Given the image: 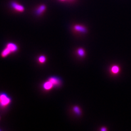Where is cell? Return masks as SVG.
<instances>
[{"label":"cell","mask_w":131,"mask_h":131,"mask_svg":"<svg viewBox=\"0 0 131 131\" xmlns=\"http://www.w3.org/2000/svg\"><path fill=\"white\" fill-rule=\"evenodd\" d=\"M11 100L9 96L4 93H0V106L5 107L11 103Z\"/></svg>","instance_id":"6da1fadb"},{"label":"cell","mask_w":131,"mask_h":131,"mask_svg":"<svg viewBox=\"0 0 131 131\" xmlns=\"http://www.w3.org/2000/svg\"><path fill=\"white\" fill-rule=\"evenodd\" d=\"M50 81L53 85L54 87H59L62 84V81L61 79L58 77H51L48 80Z\"/></svg>","instance_id":"7a4b0ae2"},{"label":"cell","mask_w":131,"mask_h":131,"mask_svg":"<svg viewBox=\"0 0 131 131\" xmlns=\"http://www.w3.org/2000/svg\"><path fill=\"white\" fill-rule=\"evenodd\" d=\"M10 5L14 9L19 12H23L25 10V8L24 6H23L22 5H19V4L15 2H11Z\"/></svg>","instance_id":"3957f363"},{"label":"cell","mask_w":131,"mask_h":131,"mask_svg":"<svg viewBox=\"0 0 131 131\" xmlns=\"http://www.w3.org/2000/svg\"><path fill=\"white\" fill-rule=\"evenodd\" d=\"M74 29L76 31L80 33H86L87 32L86 28L84 27V26L80 25H76L74 26Z\"/></svg>","instance_id":"277c9868"},{"label":"cell","mask_w":131,"mask_h":131,"mask_svg":"<svg viewBox=\"0 0 131 131\" xmlns=\"http://www.w3.org/2000/svg\"><path fill=\"white\" fill-rule=\"evenodd\" d=\"M6 47H7L11 52H16L18 50V47L17 46L13 43H9L7 44Z\"/></svg>","instance_id":"5b68a950"},{"label":"cell","mask_w":131,"mask_h":131,"mask_svg":"<svg viewBox=\"0 0 131 131\" xmlns=\"http://www.w3.org/2000/svg\"><path fill=\"white\" fill-rule=\"evenodd\" d=\"M53 87H54V86L53 84L49 80H48V81H47L45 83H44V84L43 85V89L46 90L52 89V88H53Z\"/></svg>","instance_id":"8992f818"},{"label":"cell","mask_w":131,"mask_h":131,"mask_svg":"<svg viewBox=\"0 0 131 131\" xmlns=\"http://www.w3.org/2000/svg\"><path fill=\"white\" fill-rule=\"evenodd\" d=\"M46 6L45 5H41L36 11V14L37 15H40L46 9Z\"/></svg>","instance_id":"52a82bcc"},{"label":"cell","mask_w":131,"mask_h":131,"mask_svg":"<svg viewBox=\"0 0 131 131\" xmlns=\"http://www.w3.org/2000/svg\"><path fill=\"white\" fill-rule=\"evenodd\" d=\"M11 53V52L10 51L9 49L7 47H6V48L2 52L1 56L2 57H5L7 56L8 54H9L10 53Z\"/></svg>","instance_id":"ba28073f"},{"label":"cell","mask_w":131,"mask_h":131,"mask_svg":"<svg viewBox=\"0 0 131 131\" xmlns=\"http://www.w3.org/2000/svg\"><path fill=\"white\" fill-rule=\"evenodd\" d=\"M111 72L113 74H117L119 71V68L117 66H113L111 68Z\"/></svg>","instance_id":"9c48e42d"},{"label":"cell","mask_w":131,"mask_h":131,"mask_svg":"<svg viewBox=\"0 0 131 131\" xmlns=\"http://www.w3.org/2000/svg\"><path fill=\"white\" fill-rule=\"evenodd\" d=\"M77 54L80 57H84L85 55L84 50L82 48H79L77 50Z\"/></svg>","instance_id":"30bf717a"},{"label":"cell","mask_w":131,"mask_h":131,"mask_svg":"<svg viewBox=\"0 0 131 131\" xmlns=\"http://www.w3.org/2000/svg\"><path fill=\"white\" fill-rule=\"evenodd\" d=\"M73 111H74L77 115H79V116L81 115V110H80V109L79 107L75 106H74V107H73Z\"/></svg>","instance_id":"8fae6325"},{"label":"cell","mask_w":131,"mask_h":131,"mask_svg":"<svg viewBox=\"0 0 131 131\" xmlns=\"http://www.w3.org/2000/svg\"><path fill=\"white\" fill-rule=\"evenodd\" d=\"M38 61L41 63H44L46 61V57L44 56H40L38 58Z\"/></svg>","instance_id":"7c38bea8"},{"label":"cell","mask_w":131,"mask_h":131,"mask_svg":"<svg viewBox=\"0 0 131 131\" xmlns=\"http://www.w3.org/2000/svg\"><path fill=\"white\" fill-rule=\"evenodd\" d=\"M101 130L102 131H105V130H106V128H103V129H101Z\"/></svg>","instance_id":"4fadbf2b"},{"label":"cell","mask_w":131,"mask_h":131,"mask_svg":"<svg viewBox=\"0 0 131 131\" xmlns=\"http://www.w3.org/2000/svg\"><path fill=\"white\" fill-rule=\"evenodd\" d=\"M62 1H64V0H62Z\"/></svg>","instance_id":"5bb4252c"}]
</instances>
